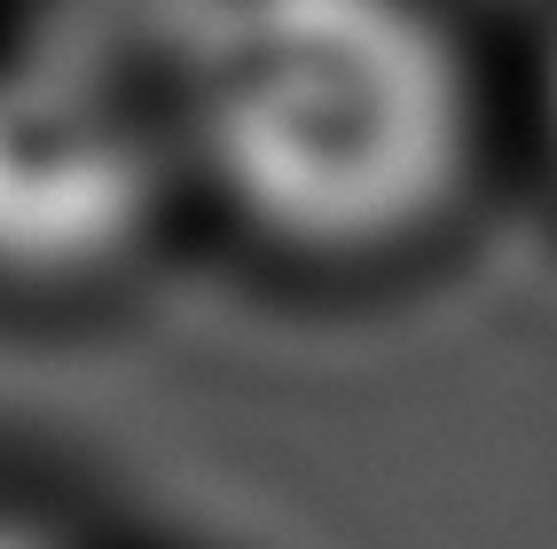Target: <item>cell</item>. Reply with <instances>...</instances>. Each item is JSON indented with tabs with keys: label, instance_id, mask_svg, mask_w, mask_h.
Wrapping results in <instances>:
<instances>
[{
	"label": "cell",
	"instance_id": "cell-1",
	"mask_svg": "<svg viewBox=\"0 0 557 549\" xmlns=\"http://www.w3.org/2000/svg\"><path fill=\"white\" fill-rule=\"evenodd\" d=\"M141 40L189 220L299 283L424 267L510 126L456 0H158Z\"/></svg>",
	"mask_w": 557,
	"mask_h": 549
},
{
	"label": "cell",
	"instance_id": "cell-2",
	"mask_svg": "<svg viewBox=\"0 0 557 549\" xmlns=\"http://www.w3.org/2000/svg\"><path fill=\"white\" fill-rule=\"evenodd\" d=\"M189 220L141 24L0 16V314H87Z\"/></svg>",
	"mask_w": 557,
	"mask_h": 549
},
{
	"label": "cell",
	"instance_id": "cell-3",
	"mask_svg": "<svg viewBox=\"0 0 557 549\" xmlns=\"http://www.w3.org/2000/svg\"><path fill=\"white\" fill-rule=\"evenodd\" d=\"M0 549H110L79 510L40 502L32 487H0Z\"/></svg>",
	"mask_w": 557,
	"mask_h": 549
},
{
	"label": "cell",
	"instance_id": "cell-4",
	"mask_svg": "<svg viewBox=\"0 0 557 549\" xmlns=\"http://www.w3.org/2000/svg\"><path fill=\"white\" fill-rule=\"evenodd\" d=\"M518 110H527V126H534L542 165L557 173V9H549V24H542V40H534V63H527V95H518Z\"/></svg>",
	"mask_w": 557,
	"mask_h": 549
}]
</instances>
